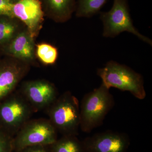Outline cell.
I'll return each instance as SVG.
<instances>
[{
	"mask_svg": "<svg viewBox=\"0 0 152 152\" xmlns=\"http://www.w3.org/2000/svg\"><path fill=\"white\" fill-rule=\"evenodd\" d=\"M114 104L113 96L110 89L103 83L86 94L80 107V128L82 132L90 133L100 126Z\"/></svg>",
	"mask_w": 152,
	"mask_h": 152,
	"instance_id": "cell-1",
	"label": "cell"
},
{
	"mask_svg": "<svg viewBox=\"0 0 152 152\" xmlns=\"http://www.w3.org/2000/svg\"><path fill=\"white\" fill-rule=\"evenodd\" d=\"M97 74L109 89L113 87L129 92L140 100L146 97L143 77L128 66L110 61L103 68L98 69Z\"/></svg>",
	"mask_w": 152,
	"mask_h": 152,
	"instance_id": "cell-2",
	"label": "cell"
},
{
	"mask_svg": "<svg viewBox=\"0 0 152 152\" xmlns=\"http://www.w3.org/2000/svg\"><path fill=\"white\" fill-rule=\"evenodd\" d=\"M46 110L49 121L58 132L77 136L80 127V107L77 99L69 91L58 96Z\"/></svg>",
	"mask_w": 152,
	"mask_h": 152,
	"instance_id": "cell-3",
	"label": "cell"
},
{
	"mask_svg": "<svg viewBox=\"0 0 152 152\" xmlns=\"http://www.w3.org/2000/svg\"><path fill=\"white\" fill-rule=\"evenodd\" d=\"M100 18L103 24L104 37L114 38L123 32H128L152 46L151 40L141 34L133 25L127 0H113L112 8L101 12Z\"/></svg>",
	"mask_w": 152,
	"mask_h": 152,
	"instance_id": "cell-4",
	"label": "cell"
},
{
	"mask_svg": "<svg viewBox=\"0 0 152 152\" xmlns=\"http://www.w3.org/2000/svg\"><path fill=\"white\" fill-rule=\"evenodd\" d=\"M58 132L49 119L29 120L19 130L13 139L15 152L34 145L50 146L57 139Z\"/></svg>",
	"mask_w": 152,
	"mask_h": 152,
	"instance_id": "cell-5",
	"label": "cell"
},
{
	"mask_svg": "<svg viewBox=\"0 0 152 152\" xmlns=\"http://www.w3.org/2000/svg\"><path fill=\"white\" fill-rule=\"evenodd\" d=\"M3 100L0 104V123L7 134L14 137L35 112L19 91Z\"/></svg>",
	"mask_w": 152,
	"mask_h": 152,
	"instance_id": "cell-6",
	"label": "cell"
},
{
	"mask_svg": "<svg viewBox=\"0 0 152 152\" xmlns=\"http://www.w3.org/2000/svg\"><path fill=\"white\" fill-rule=\"evenodd\" d=\"M19 92L35 113L48 108L58 97L54 85L45 80L25 82Z\"/></svg>",
	"mask_w": 152,
	"mask_h": 152,
	"instance_id": "cell-7",
	"label": "cell"
},
{
	"mask_svg": "<svg viewBox=\"0 0 152 152\" xmlns=\"http://www.w3.org/2000/svg\"><path fill=\"white\" fill-rule=\"evenodd\" d=\"M130 143L126 134L111 131L95 134L83 142L85 152H126Z\"/></svg>",
	"mask_w": 152,
	"mask_h": 152,
	"instance_id": "cell-8",
	"label": "cell"
},
{
	"mask_svg": "<svg viewBox=\"0 0 152 152\" xmlns=\"http://www.w3.org/2000/svg\"><path fill=\"white\" fill-rule=\"evenodd\" d=\"M12 12L14 18L26 25L31 37H36L40 30L45 15L39 0H20L13 4Z\"/></svg>",
	"mask_w": 152,
	"mask_h": 152,
	"instance_id": "cell-9",
	"label": "cell"
},
{
	"mask_svg": "<svg viewBox=\"0 0 152 152\" xmlns=\"http://www.w3.org/2000/svg\"><path fill=\"white\" fill-rule=\"evenodd\" d=\"M26 66L20 63H6L0 66V101L15 91L24 75Z\"/></svg>",
	"mask_w": 152,
	"mask_h": 152,
	"instance_id": "cell-10",
	"label": "cell"
},
{
	"mask_svg": "<svg viewBox=\"0 0 152 152\" xmlns=\"http://www.w3.org/2000/svg\"><path fill=\"white\" fill-rule=\"evenodd\" d=\"M9 43L7 51L11 56L25 61H31L34 59V38L28 31L17 34Z\"/></svg>",
	"mask_w": 152,
	"mask_h": 152,
	"instance_id": "cell-11",
	"label": "cell"
},
{
	"mask_svg": "<svg viewBox=\"0 0 152 152\" xmlns=\"http://www.w3.org/2000/svg\"><path fill=\"white\" fill-rule=\"evenodd\" d=\"M44 13L59 22L66 21L75 11L77 0H39Z\"/></svg>",
	"mask_w": 152,
	"mask_h": 152,
	"instance_id": "cell-12",
	"label": "cell"
},
{
	"mask_svg": "<svg viewBox=\"0 0 152 152\" xmlns=\"http://www.w3.org/2000/svg\"><path fill=\"white\" fill-rule=\"evenodd\" d=\"M51 152H85L77 136L64 135L50 146Z\"/></svg>",
	"mask_w": 152,
	"mask_h": 152,
	"instance_id": "cell-13",
	"label": "cell"
},
{
	"mask_svg": "<svg viewBox=\"0 0 152 152\" xmlns=\"http://www.w3.org/2000/svg\"><path fill=\"white\" fill-rule=\"evenodd\" d=\"M107 0H77L76 15L78 18H91L99 12Z\"/></svg>",
	"mask_w": 152,
	"mask_h": 152,
	"instance_id": "cell-14",
	"label": "cell"
},
{
	"mask_svg": "<svg viewBox=\"0 0 152 152\" xmlns=\"http://www.w3.org/2000/svg\"><path fill=\"white\" fill-rule=\"evenodd\" d=\"M12 18H0V44L10 42L16 35L17 26Z\"/></svg>",
	"mask_w": 152,
	"mask_h": 152,
	"instance_id": "cell-15",
	"label": "cell"
},
{
	"mask_svg": "<svg viewBox=\"0 0 152 152\" xmlns=\"http://www.w3.org/2000/svg\"><path fill=\"white\" fill-rule=\"evenodd\" d=\"M37 54L39 59L45 64L53 65L56 61L58 53L56 47L42 43L37 46Z\"/></svg>",
	"mask_w": 152,
	"mask_h": 152,
	"instance_id": "cell-16",
	"label": "cell"
},
{
	"mask_svg": "<svg viewBox=\"0 0 152 152\" xmlns=\"http://www.w3.org/2000/svg\"><path fill=\"white\" fill-rule=\"evenodd\" d=\"M13 137L5 132L0 131V152H12Z\"/></svg>",
	"mask_w": 152,
	"mask_h": 152,
	"instance_id": "cell-17",
	"label": "cell"
},
{
	"mask_svg": "<svg viewBox=\"0 0 152 152\" xmlns=\"http://www.w3.org/2000/svg\"><path fill=\"white\" fill-rule=\"evenodd\" d=\"M13 4L10 0H0V16L15 18L12 12Z\"/></svg>",
	"mask_w": 152,
	"mask_h": 152,
	"instance_id": "cell-18",
	"label": "cell"
},
{
	"mask_svg": "<svg viewBox=\"0 0 152 152\" xmlns=\"http://www.w3.org/2000/svg\"><path fill=\"white\" fill-rule=\"evenodd\" d=\"M50 146L40 145L31 146L16 152H51Z\"/></svg>",
	"mask_w": 152,
	"mask_h": 152,
	"instance_id": "cell-19",
	"label": "cell"
},
{
	"mask_svg": "<svg viewBox=\"0 0 152 152\" xmlns=\"http://www.w3.org/2000/svg\"><path fill=\"white\" fill-rule=\"evenodd\" d=\"M10 1L12 3V4H15V3L18 2L19 1H20V0H10Z\"/></svg>",
	"mask_w": 152,
	"mask_h": 152,
	"instance_id": "cell-20",
	"label": "cell"
}]
</instances>
